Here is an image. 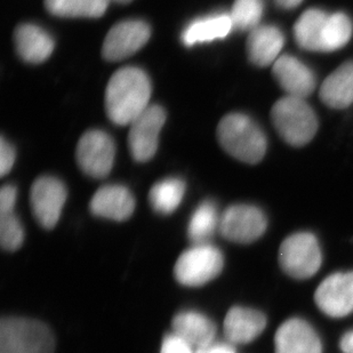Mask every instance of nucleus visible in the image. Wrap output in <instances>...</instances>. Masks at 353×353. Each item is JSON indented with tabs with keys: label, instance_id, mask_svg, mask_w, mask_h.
Returning a JSON list of instances; mask_svg holds the SVG:
<instances>
[{
	"label": "nucleus",
	"instance_id": "1",
	"mask_svg": "<svg viewBox=\"0 0 353 353\" xmlns=\"http://www.w3.org/2000/svg\"><path fill=\"white\" fill-rule=\"evenodd\" d=\"M151 83L139 68L126 67L116 71L105 90L108 117L120 126L130 125L149 107Z\"/></svg>",
	"mask_w": 353,
	"mask_h": 353
},
{
	"label": "nucleus",
	"instance_id": "2",
	"mask_svg": "<svg viewBox=\"0 0 353 353\" xmlns=\"http://www.w3.org/2000/svg\"><path fill=\"white\" fill-rule=\"evenodd\" d=\"M221 147L236 159L257 163L267 151V137L254 120L243 114H230L217 127Z\"/></svg>",
	"mask_w": 353,
	"mask_h": 353
},
{
	"label": "nucleus",
	"instance_id": "3",
	"mask_svg": "<svg viewBox=\"0 0 353 353\" xmlns=\"http://www.w3.org/2000/svg\"><path fill=\"white\" fill-rule=\"evenodd\" d=\"M55 339L39 320L3 316L0 321V353H54Z\"/></svg>",
	"mask_w": 353,
	"mask_h": 353
},
{
	"label": "nucleus",
	"instance_id": "4",
	"mask_svg": "<svg viewBox=\"0 0 353 353\" xmlns=\"http://www.w3.org/2000/svg\"><path fill=\"white\" fill-rule=\"evenodd\" d=\"M271 118L280 137L294 147L309 143L318 130V119L312 108L300 97H287L276 101Z\"/></svg>",
	"mask_w": 353,
	"mask_h": 353
},
{
	"label": "nucleus",
	"instance_id": "5",
	"mask_svg": "<svg viewBox=\"0 0 353 353\" xmlns=\"http://www.w3.org/2000/svg\"><path fill=\"white\" fill-rule=\"evenodd\" d=\"M223 265V254L219 248L210 243L194 245L177 259L174 276L183 286H203L215 279Z\"/></svg>",
	"mask_w": 353,
	"mask_h": 353
},
{
	"label": "nucleus",
	"instance_id": "6",
	"mask_svg": "<svg viewBox=\"0 0 353 353\" xmlns=\"http://www.w3.org/2000/svg\"><path fill=\"white\" fill-rule=\"evenodd\" d=\"M279 264L285 274L295 279L314 276L321 265V252L316 236L301 232L283 240L279 250Z\"/></svg>",
	"mask_w": 353,
	"mask_h": 353
},
{
	"label": "nucleus",
	"instance_id": "7",
	"mask_svg": "<svg viewBox=\"0 0 353 353\" xmlns=\"http://www.w3.org/2000/svg\"><path fill=\"white\" fill-rule=\"evenodd\" d=\"M114 141L102 130H88L80 137L77 145L78 165L88 176L107 177L114 166Z\"/></svg>",
	"mask_w": 353,
	"mask_h": 353
},
{
	"label": "nucleus",
	"instance_id": "8",
	"mask_svg": "<svg viewBox=\"0 0 353 353\" xmlns=\"http://www.w3.org/2000/svg\"><path fill=\"white\" fill-rule=\"evenodd\" d=\"M166 121V112L159 105H149L147 110L130 123L128 147L137 163L154 157L158 149L159 133Z\"/></svg>",
	"mask_w": 353,
	"mask_h": 353
},
{
	"label": "nucleus",
	"instance_id": "9",
	"mask_svg": "<svg viewBox=\"0 0 353 353\" xmlns=\"http://www.w3.org/2000/svg\"><path fill=\"white\" fill-rule=\"evenodd\" d=\"M219 230L232 243H253L267 230V219L257 207L234 205L222 214Z\"/></svg>",
	"mask_w": 353,
	"mask_h": 353
},
{
	"label": "nucleus",
	"instance_id": "10",
	"mask_svg": "<svg viewBox=\"0 0 353 353\" xmlns=\"http://www.w3.org/2000/svg\"><path fill=\"white\" fill-rule=\"evenodd\" d=\"M67 189L59 179L39 177L31 188V207L38 223L45 229H53L60 220Z\"/></svg>",
	"mask_w": 353,
	"mask_h": 353
},
{
	"label": "nucleus",
	"instance_id": "11",
	"mask_svg": "<svg viewBox=\"0 0 353 353\" xmlns=\"http://www.w3.org/2000/svg\"><path fill=\"white\" fill-rule=\"evenodd\" d=\"M150 36V27L144 21H123L108 32L102 55L111 62L123 60L140 50L149 41Z\"/></svg>",
	"mask_w": 353,
	"mask_h": 353
},
{
	"label": "nucleus",
	"instance_id": "12",
	"mask_svg": "<svg viewBox=\"0 0 353 353\" xmlns=\"http://www.w3.org/2000/svg\"><path fill=\"white\" fill-rule=\"evenodd\" d=\"M314 301L323 314L342 318L353 312V272L334 274L320 283Z\"/></svg>",
	"mask_w": 353,
	"mask_h": 353
},
{
	"label": "nucleus",
	"instance_id": "13",
	"mask_svg": "<svg viewBox=\"0 0 353 353\" xmlns=\"http://www.w3.org/2000/svg\"><path fill=\"white\" fill-rule=\"evenodd\" d=\"M276 353H321V342L314 328L302 319L287 320L274 336Z\"/></svg>",
	"mask_w": 353,
	"mask_h": 353
},
{
	"label": "nucleus",
	"instance_id": "14",
	"mask_svg": "<svg viewBox=\"0 0 353 353\" xmlns=\"http://www.w3.org/2000/svg\"><path fill=\"white\" fill-rule=\"evenodd\" d=\"M95 216L108 220L126 221L135 210V199L127 188L118 184L104 185L95 192L90 203Z\"/></svg>",
	"mask_w": 353,
	"mask_h": 353
},
{
	"label": "nucleus",
	"instance_id": "15",
	"mask_svg": "<svg viewBox=\"0 0 353 353\" xmlns=\"http://www.w3.org/2000/svg\"><path fill=\"white\" fill-rule=\"evenodd\" d=\"M274 76L287 95L305 99L316 88L312 71L296 57L281 55L274 63Z\"/></svg>",
	"mask_w": 353,
	"mask_h": 353
},
{
	"label": "nucleus",
	"instance_id": "16",
	"mask_svg": "<svg viewBox=\"0 0 353 353\" xmlns=\"http://www.w3.org/2000/svg\"><path fill=\"white\" fill-rule=\"evenodd\" d=\"M267 326L260 311L248 307H231L224 319V335L231 344H247L256 340Z\"/></svg>",
	"mask_w": 353,
	"mask_h": 353
},
{
	"label": "nucleus",
	"instance_id": "17",
	"mask_svg": "<svg viewBox=\"0 0 353 353\" xmlns=\"http://www.w3.org/2000/svg\"><path fill=\"white\" fill-rule=\"evenodd\" d=\"M17 53L28 63L39 64L46 61L54 50V40L43 28L34 24H21L14 31Z\"/></svg>",
	"mask_w": 353,
	"mask_h": 353
},
{
	"label": "nucleus",
	"instance_id": "18",
	"mask_svg": "<svg viewBox=\"0 0 353 353\" xmlns=\"http://www.w3.org/2000/svg\"><path fill=\"white\" fill-rule=\"evenodd\" d=\"M285 37L274 26H259L250 31L247 39V54L257 67H268L279 59Z\"/></svg>",
	"mask_w": 353,
	"mask_h": 353
},
{
	"label": "nucleus",
	"instance_id": "19",
	"mask_svg": "<svg viewBox=\"0 0 353 353\" xmlns=\"http://www.w3.org/2000/svg\"><path fill=\"white\" fill-rule=\"evenodd\" d=\"M173 333L185 341L194 350L213 343L216 326L208 316L196 311H182L172 321Z\"/></svg>",
	"mask_w": 353,
	"mask_h": 353
},
{
	"label": "nucleus",
	"instance_id": "20",
	"mask_svg": "<svg viewBox=\"0 0 353 353\" xmlns=\"http://www.w3.org/2000/svg\"><path fill=\"white\" fill-rule=\"evenodd\" d=\"M234 29L230 14H212L192 21L182 32V41L188 47L196 43H207L215 39H223Z\"/></svg>",
	"mask_w": 353,
	"mask_h": 353
},
{
	"label": "nucleus",
	"instance_id": "21",
	"mask_svg": "<svg viewBox=\"0 0 353 353\" xmlns=\"http://www.w3.org/2000/svg\"><path fill=\"white\" fill-rule=\"evenodd\" d=\"M320 97L334 109H344L353 103V62L342 64L325 79Z\"/></svg>",
	"mask_w": 353,
	"mask_h": 353
},
{
	"label": "nucleus",
	"instance_id": "22",
	"mask_svg": "<svg viewBox=\"0 0 353 353\" xmlns=\"http://www.w3.org/2000/svg\"><path fill=\"white\" fill-rule=\"evenodd\" d=\"M328 15L323 10H307L297 20L294 34L297 43L311 52H323V37Z\"/></svg>",
	"mask_w": 353,
	"mask_h": 353
},
{
	"label": "nucleus",
	"instance_id": "23",
	"mask_svg": "<svg viewBox=\"0 0 353 353\" xmlns=\"http://www.w3.org/2000/svg\"><path fill=\"white\" fill-rule=\"evenodd\" d=\"M220 221L215 203L205 200L191 215L188 224V238L194 245L210 243L217 229H220Z\"/></svg>",
	"mask_w": 353,
	"mask_h": 353
},
{
	"label": "nucleus",
	"instance_id": "24",
	"mask_svg": "<svg viewBox=\"0 0 353 353\" xmlns=\"http://www.w3.org/2000/svg\"><path fill=\"white\" fill-rule=\"evenodd\" d=\"M185 194V183L177 177L159 181L151 188L149 201L154 212L170 215L177 210Z\"/></svg>",
	"mask_w": 353,
	"mask_h": 353
},
{
	"label": "nucleus",
	"instance_id": "25",
	"mask_svg": "<svg viewBox=\"0 0 353 353\" xmlns=\"http://www.w3.org/2000/svg\"><path fill=\"white\" fill-rule=\"evenodd\" d=\"M109 0H45L52 15L60 17H101L105 13Z\"/></svg>",
	"mask_w": 353,
	"mask_h": 353
},
{
	"label": "nucleus",
	"instance_id": "26",
	"mask_svg": "<svg viewBox=\"0 0 353 353\" xmlns=\"http://www.w3.org/2000/svg\"><path fill=\"white\" fill-rule=\"evenodd\" d=\"M353 24L344 13L328 15L323 37V52H334L345 46L352 37Z\"/></svg>",
	"mask_w": 353,
	"mask_h": 353
},
{
	"label": "nucleus",
	"instance_id": "27",
	"mask_svg": "<svg viewBox=\"0 0 353 353\" xmlns=\"http://www.w3.org/2000/svg\"><path fill=\"white\" fill-rule=\"evenodd\" d=\"M263 15L262 0H236L230 17L234 28L241 31H252L259 27Z\"/></svg>",
	"mask_w": 353,
	"mask_h": 353
},
{
	"label": "nucleus",
	"instance_id": "28",
	"mask_svg": "<svg viewBox=\"0 0 353 353\" xmlns=\"http://www.w3.org/2000/svg\"><path fill=\"white\" fill-rule=\"evenodd\" d=\"M24 241V229L14 210H0V243L7 252L19 250Z\"/></svg>",
	"mask_w": 353,
	"mask_h": 353
},
{
	"label": "nucleus",
	"instance_id": "29",
	"mask_svg": "<svg viewBox=\"0 0 353 353\" xmlns=\"http://www.w3.org/2000/svg\"><path fill=\"white\" fill-rule=\"evenodd\" d=\"M160 353H196V350L176 334L170 333L163 337Z\"/></svg>",
	"mask_w": 353,
	"mask_h": 353
},
{
	"label": "nucleus",
	"instance_id": "30",
	"mask_svg": "<svg viewBox=\"0 0 353 353\" xmlns=\"http://www.w3.org/2000/svg\"><path fill=\"white\" fill-rule=\"evenodd\" d=\"M15 163V150L3 137L0 140V175L5 176L10 173Z\"/></svg>",
	"mask_w": 353,
	"mask_h": 353
},
{
	"label": "nucleus",
	"instance_id": "31",
	"mask_svg": "<svg viewBox=\"0 0 353 353\" xmlns=\"http://www.w3.org/2000/svg\"><path fill=\"white\" fill-rule=\"evenodd\" d=\"M17 188L10 184L3 185L0 191V210H14L17 203Z\"/></svg>",
	"mask_w": 353,
	"mask_h": 353
},
{
	"label": "nucleus",
	"instance_id": "32",
	"mask_svg": "<svg viewBox=\"0 0 353 353\" xmlns=\"http://www.w3.org/2000/svg\"><path fill=\"white\" fill-rule=\"evenodd\" d=\"M196 353H236L234 347L231 343L224 342H215L208 344L206 347H200L196 350Z\"/></svg>",
	"mask_w": 353,
	"mask_h": 353
},
{
	"label": "nucleus",
	"instance_id": "33",
	"mask_svg": "<svg viewBox=\"0 0 353 353\" xmlns=\"http://www.w3.org/2000/svg\"><path fill=\"white\" fill-rule=\"evenodd\" d=\"M340 347L343 353H353V330L344 334L341 339Z\"/></svg>",
	"mask_w": 353,
	"mask_h": 353
},
{
	"label": "nucleus",
	"instance_id": "34",
	"mask_svg": "<svg viewBox=\"0 0 353 353\" xmlns=\"http://www.w3.org/2000/svg\"><path fill=\"white\" fill-rule=\"evenodd\" d=\"M302 1H303V0H276V3H278L280 7L287 8V10L295 8V7L299 6Z\"/></svg>",
	"mask_w": 353,
	"mask_h": 353
},
{
	"label": "nucleus",
	"instance_id": "35",
	"mask_svg": "<svg viewBox=\"0 0 353 353\" xmlns=\"http://www.w3.org/2000/svg\"><path fill=\"white\" fill-rule=\"evenodd\" d=\"M109 1H114V3H130L132 0H109Z\"/></svg>",
	"mask_w": 353,
	"mask_h": 353
}]
</instances>
